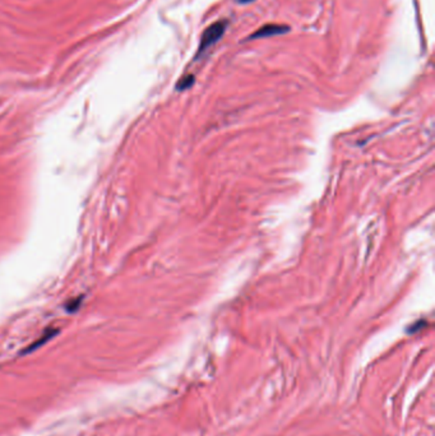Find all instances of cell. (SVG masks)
<instances>
[{"instance_id": "obj_1", "label": "cell", "mask_w": 435, "mask_h": 436, "mask_svg": "<svg viewBox=\"0 0 435 436\" xmlns=\"http://www.w3.org/2000/svg\"><path fill=\"white\" fill-rule=\"evenodd\" d=\"M226 21H217L213 25H211L200 37V45L198 47V54L207 50L209 46L215 45L221 37L224 36L227 28Z\"/></svg>"}, {"instance_id": "obj_2", "label": "cell", "mask_w": 435, "mask_h": 436, "mask_svg": "<svg viewBox=\"0 0 435 436\" xmlns=\"http://www.w3.org/2000/svg\"><path fill=\"white\" fill-rule=\"evenodd\" d=\"M290 28L287 26H282V25H267L262 28H259L255 34L249 37V40L252 38H261V37L276 36V35H281L289 32Z\"/></svg>"}, {"instance_id": "obj_3", "label": "cell", "mask_w": 435, "mask_h": 436, "mask_svg": "<svg viewBox=\"0 0 435 436\" xmlns=\"http://www.w3.org/2000/svg\"><path fill=\"white\" fill-rule=\"evenodd\" d=\"M193 83H194V75H191V74H189V75H185V77H183L182 80H180V81H179V83H178L176 88H178V90H180V91H183V90H187V88H189Z\"/></svg>"}, {"instance_id": "obj_4", "label": "cell", "mask_w": 435, "mask_h": 436, "mask_svg": "<svg viewBox=\"0 0 435 436\" xmlns=\"http://www.w3.org/2000/svg\"><path fill=\"white\" fill-rule=\"evenodd\" d=\"M239 3H242V4H248V3H250V1H253V0H237Z\"/></svg>"}]
</instances>
